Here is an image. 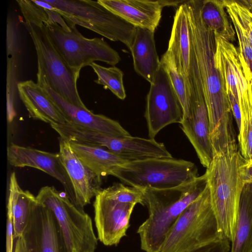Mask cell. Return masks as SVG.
<instances>
[{
  "label": "cell",
  "instance_id": "1",
  "mask_svg": "<svg viewBox=\"0 0 252 252\" xmlns=\"http://www.w3.org/2000/svg\"><path fill=\"white\" fill-rule=\"evenodd\" d=\"M185 3L208 110L212 145L216 152L226 151L237 144L230 105L215 63L214 32L202 19L201 1L186 0Z\"/></svg>",
  "mask_w": 252,
  "mask_h": 252
},
{
  "label": "cell",
  "instance_id": "2",
  "mask_svg": "<svg viewBox=\"0 0 252 252\" xmlns=\"http://www.w3.org/2000/svg\"><path fill=\"white\" fill-rule=\"evenodd\" d=\"M16 1L36 51V75L41 76L54 92L68 102L87 109L77 88L80 70L69 67L52 44L47 31L45 23L48 17L44 8L32 0Z\"/></svg>",
  "mask_w": 252,
  "mask_h": 252
},
{
  "label": "cell",
  "instance_id": "3",
  "mask_svg": "<svg viewBox=\"0 0 252 252\" xmlns=\"http://www.w3.org/2000/svg\"><path fill=\"white\" fill-rule=\"evenodd\" d=\"M205 173L194 181L164 189H145L144 205L149 217L138 227L141 248L145 252H160L168 232L183 211L205 189Z\"/></svg>",
  "mask_w": 252,
  "mask_h": 252
},
{
  "label": "cell",
  "instance_id": "4",
  "mask_svg": "<svg viewBox=\"0 0 252 252\" xmlns=\"http://www.w3.org/2000/svg\"><path fill=\"white\" fill-rule=\"evenodd\" d=\"M245 159L239 151L230 156L215 155L205 172L219 231L231 243L236 233L245 184L239 173Z\"/></svg>",
  "mask_w": 252,
  "mask_h": 252
},
{
  "label": "cell",
  "instance_id": "5",
  "mask_svg": "<svg viewBox=\"0 0 252 252\" xmlns=\"http://www.w3.org/2000/svg\"><path fill=\"white\" fill-rule=\"evenodd\" d=\"M224 238L219 231L207 185L180 216L160 252H192Z\"/></svg>",
  "mask_w": 252,
  "mask_h": 252
},
{
  "label": "cell",
  "instance_id": "6",
  "mask_svg": "<svg viewBox=\"0 0 252 252\" xmlns=\"http://www.w3.org/2000/svg\"><path fill=\"white\" fill-rule=\"evenodd\" d=\"M38 5L57 11L68 26L79 25L113 41H120L128 48L136 27L114 14L98 0H35Z\"/></svg>",
  "mask_w": 252,
  "mask_h": 252
},
{
  "label": "cell",
  "instance_id": "7",
  "mask_svg": "<svg viewBox=\"0 0 252 252\" xmlns=\"http://www.w3.org/2000/svg\"><path fill=\"white\" fill-rule=\"evenodd\" d=\"M110 175L140 189H164L191 182L198 176L192 162L172 158H152L118 165Z\"/></svg>",
  "mask_w": 252,
  "mask_h": 252
},
{
  "label": "cell",
  "instance_id": "8",
  "mask_svg": "<svg viewBox=\"0 0 252 252\" xmlns=\"http://www.w3.org/2000/svg\"><path fill=\"white\" fill-rule=\"evenodd\" d=\"M36 196L54 213L69 252H94L97 239L92 219L83 209L73 203L64 191L53 186L43 187Z\"/></svg>",
  "mask_w": 252,
  "mask_h": 252
},
{
  "label": "cell",
  "instance_id": "9",
  "mask_svg": "<svg viewBox=\"0 0 252 252\" xmlns=\"http://www.w3.org/2000/svg\"><path fill=\"white\" fill-rule=\"evenodd\" d=\"M45 24L54 47L72 68L81 70L95 61L114 66L121 61L119 53L102 38H86L73 25L68 26V31L56 23Z\"/></svg>",
  "mask_w": 252,
  "mask_h": 252
},
{
  "label": "cell",
  "instance_id": "10",
  "mask_svg": "<svg viewBox=\"0 0 252 252\" xmlns=\"http://www.w3.org/2000/svg\"><path fill=\"white\" fill-rule=\"evenodd\" d=\"M184 111L180 101L171 85L165 70L160 64L146 97L144 117L148 136L155 139L167 126L180 124Z\"/></svg>",
  "mask_w": 252,
  "mask_h": 252
},
{
  "label": "cell",
  "instance_id": "11",
  "mask_svg": "<svg viewBox=\"0 0 252 252\" xmlns=\"http://www.w3.org/2000/svg\"><path fill=\"white\" fill-rule=\"evenodd\" d=\"M189 81L190 95L189 114L188 117H183L180 127L193 147L201 164L207 168L214 157L208 110L202 85L197 73L190 71Z\"/></svg>",
  "mask_w": 252,
  "mask_h": 252
},
{
  "label": "cell",
  "instance_id": "12",
  "mask_svg": "<svg viewBox=\"0 0 252 252\" xmlns=\"http://www.w3.org/2000/svg\"><path fill=\"white\" fill-rule=\"evenodd\" d=\"M21 237L28 252H69L54 213L38 201Z\"/></svg>",
  "mask_w": 252,
  "mask_h": 252
},
{
  "label": "cell",
  "instance_id": "13",
  "mask_svg": "<svg viewBox=\"0 0 252 252\" xmlns=\"http://www.w3.org/2000/svg\"><path fill=\"white\" fill-rule=\"evenodd\" d=\"M100 190L94 202L98 239L105 246L117 245L126 236L130 218L136 204L119 202L107 198Z\"/></svg>",
  "mask_w": 252,
  "mask_h": 252
},
{
  "label": "cell",
  "instance_id": "14",
  "mask_svg": "<svg viewBox=\"0 0 252 252\" xmlns=\"http://www.w3.org/2000/svg\"><path fill=\"white\" fill-rule=\"evenodd\" d=\"M7 158L9 164L13 166L34 168L57 179L62 184L64 192L74 204L73 187L59 153L11 143L7 148Z\"/></svg>",
  "mask_w": 252,
  "mask_h": 252
},
{
  "label": "cell",
  "instance_id": "15",
  "mask_svg": "<svg viewBox=\"0 0 252 252\" xmlns=\"http://www.w3.org/2000/svg\"><path fill=\"white\" fill-rule=\"evenodd\" d=\"M37 83L41 86L54 105L65 118L66 123L71 124L105 134L122 137L129 135L117 121L102 114H96L88 108L85 109L72 104L54 92L44 79L36 75Z\"/></svg>",
  "mask_w": 252,
  "mask_h": 252
},
{
  "label": "cell",
  "instance_id": "16",
  "mask_svg": "<svg viewBox=\"0 0 252 252\" xmlns=\"http://www.w3.org/2000/svg\"><path fill=\"white\" fill-rule=\"evenodd\" d=\"M59 154L73 187L74 204L83 209L101 189V177L81 161L68 141L59 137Z\"/></svg>",
  "mask_w": 252,
  "mask_h": 252
},
{
  "label": "cell",
  "instance_id": "17",
  "mask_svg": "<svg viewBox=\"0 0 252 252\" xmlns=\"http://www.w3.org/2000/svg\"><path fill=\"white\" fill-rule=\"evenodd\" d=\"M214 33V61L226 94L231 93L239 103L247 93L249 84L240 62L238 51L231 40Z\"/></svg>",
  "mask_w": 252,
  "mask_h": 252
},
{
  "label": "cell",
  "instance_id": "18",
  "mask_svg": "<svg viewBox=\"0 0 252 252\" xmlns=\"http://www.w3.org/2000/svg\"><path fill=\"white\" fill-rule=\"evenodd\" d=\"M98 1L135 27L153 32L159 23L163 8L159 0H98Z\"/></svg>",
  "mask_w": 252,
  "mask_h": 252
},
{
  "label": "cell",
  "instance_id": "19",
  "mask_svg": "<svg viewBox=\"0 0 252 252\" xmlns=\"http://www.w3.org/2000/svg\"><path fill=\"white\" fill-rule=\"evenodd\" d=\"M18 92L30 116L51 125L66 123L43 89L32 80L18 82Z\"/></svg>",
  "mask_w": 252,
  "mask_h": 252
},
{
  "label": "cell",
  "instance_id": "20",
  "mask_svg": "<svg viewBox=\"0 0 252 252\" xmlns=\"http://www.w3.org/2000/svg\"><path fill=\"white\" fill-rule=\"evenodd\" d=\"M185 2L178 7L174 16L167 51L173 57L178 71L185 78L189 80L190 38L189 19Z\"/></svg>",
  "mask_w": 252,
  "mask_h": 252
},
{
  "label": "cell",
  "instance_id": "21",
  "mask_svg": "<svg viewBox=\"0 0 252 252\" xmlns=\"http://www.w3.org/2000/svg\"><path fill=\"white\" fill-rule=\"evenodd\" d=\"M154 32L146 29L136 27L134 38L129 48L135 71L150 83L160 66Z\"/></svg>",
  "mask_w": 252,
  "mask_h": 252
},
{
  "label": "cell",
  "instance_id": "22",
  "mask_svg": "<svg viewBox=\"0 0 252 252\" xmlns=\"http://www.w3.org/2000/svg\"><path fill=\"white\" fill-rule=\"evenodd\" d=\"M37 202L36 196L20 187L15 173L12 172L9 181L7 209L12 213L14 239L21 237L32 210Z\"/></svg>",
  "mask_w": 252,
  "mask_h": 252
},
{
  "label": "cell",
  "instance_id": "23",
  "mask_svg": "<svg viewBox=\"0 0 252 252\" xmlns=\"http://www.w3.org/2000/svg\"><path fill=\"white\" fill-rule=\"evenodd\" d=\"M68 142L81 161L101 177L110 175L114 168L127 162L104 148Z\"/></svg>",
  "mask_w": 252,
  "mask_h": 252
},
{
  "label": "cell",
  "instance_id": "24",
  "mask_svg": "<svg viewBox=\"0 0 252 252\" xmlns=\"http://www.w3.org/2000/svg\"><path fill=\"white\" fill-rule=\"evenodd\" d=\"M230 252H252V183H245L243 187L238 222Z\"/></svg>",
  "mask_w": 252,
  "mask_h": 252
},
{
  "label": "cell",
  "instance_id": "25",
  "mask_svg": "<svg viewBox=\"0 0 252 252\" xmlns=\"http://www.w3.org/2000/svg\"><path fill=\"white\" fill-rule=\"evenodd\" d=\"M200 14L204 23L214 32L232 41L235 32L229 21L223 0L201 1Z\"/></svg>",
  "mask_w": 252,
  "mask_h": 252
},
{
  "label": "cell",
  "instance_id": "26",
  "mask_svg": "<svg viewBox=\"0 0 252 252\" xmlns=\"http://www.w3.org/2000/svg\"><path fill=\"white\" fill-rule=\"evenodd\" d=\"M20 48V39L10 38L6 40V101L7 114L9 116L14 114V103L17 94H18V57Z\"/></svg>",
  "mask_w": 252,
  "mask_h": 252
},
{
  "label": "cell",
  "instance_id": "27",
  "mask_svg": "<svg viewBox=\"0 0 252 252\" xmlns=\"http://www.w3.org/2000/svg\"><path fill=\"white\" fill-rule=\"evenodd\" d=\"M160 61L182 105L183 117L189 116L190 98L189 80L185 78L178 71L173 57L167 51L162 56Z\"/></svg>",
  "mask_w": 252,
  "mask_h": 252
},
{
  "label": "cell",
  "instance_id": "28",
  "mask_svg": "<svg viewBox=\"0 0 252 252\" xmlns=\"http://www.w3.org/2000/svg\"><path fill=\"white\" fill-rule=\"evenodd\" d=\"M89 66L97 76V78L94 80L95 83L109 89L119 99H125L126 93L123 82L124 73L120 69L114 66L104 67L94 62Z\"/></svg>",
  "mask_w": 252,
  "mask_h": 252
},
{
  "label": "cell",
  "instance_id": "29",
  "mask_svg": "<svg viewBox=\"0 0 252 252\" xmlns=\"http://www.w3.org/2000/svg\"><path fill=\"white\" fill-rule=\"evenodd\" d=\"M226 11L237 37L240 63L245 77L248 83H250L252 82V45L235 15L230 11Z\"/></svg>",
  "mask_w": 252,
  "mask_h": 252
},
{
  "label": "cell",
  "instance_id": "30",
  "mask_svg": "<svg viewBox=\"0 0 252 252\" xmlns=\"http://www.w3.org/2000/svg\"><path fill=\"white\" fill-rule=\"evenodd\" d=\"M101 193L107 198L126 203H139L144 205L142 190L134 187H128L121 183H115L101 189Z\"/></svg>",
  "mask_w": 252,
  "mask_h": 252
},
{
  "label": "cell",
  "instance_id": "31",
  "mask_svg": "<svg viewBox=\"0 0 252 252\" xmlns=\"http://www.w3.org/2000/svg\"><path fill=\"white\" fill-rule=\"evenodd\" d=\"M226 10L232 12L239 21L252 45V11L245 4L234 0H223Z\"/></svg>",
  "mask_w": 252,
  "mask_h": 252
},
{
  "label": "cell",
  "instance_id": "32",
  "mask_svg": "<svg viewBox=\"0 0 252 252\" xmlns=\"http://www.w3.org/2000/svg\"><path fill=\"white\" fill-rule=\"evenodd\" d=\"M231 242L226 238L192 252H230Z\"/></svg>",
  "mask_w": 252,
  "mask_h": 252
},
{
  "label": "cell",
  "instance_id": "33",
  "mask_svg": "<svg viewBox=\"0 0 252 252\" xmlns=\"http://www.w3.org/2000/svg\"><path fill=\"white\" fill-rule=\"evenodd\" d=\"M14 228L11 211L7 209L6 252L13 251Z\"/></svg>",
  "mask_w": 252,
  "mask_h": 252
},
{
  "label": "cell",
  "instance_id": "34",
  "mask_svg": "<svg viewBox=\"0 0 252 252\" xmlns=\"http://www.w3.org/2000/svg\"><path fill=\"white\" fill-rule=\"evenodd\" d=\"M239 173L244 183H252V158L245 159L239 167Z\"/></svg>",
  "mask_w": 252,
  "mask_h": 252
},
{
  "label": "cell",
  "instance_id": "35",
  "mask_svg": "<svg viewBox=\"0 0 252 252\" xmlns=\"http://www.w3.org/2000/svg\"><path fill=\"white\" fill-rule=\"evenodd\" d=\"M44 9L48 17V21L45 23H56L66 31H70L71 30L64 18L57 11L45 8Z\"/></svg>",
  "mask_w": 252,
  "mask_h": 252
},
{
  "label": "cell",
  "instance_id": "36",
  "mask_svg": "<svg viewBox=\"0 0 252 252\" xmlns=\"http://www.w3.org/2000/svg\"><path fill=\"white\" fill-rule=\"evenodd\" d=\"M226 94L229 101L233 116L235 119L238 130H239L241 126V111L239 103L231 93L228 92Z\"/></svg>",
  "mask_w": 252,
  "mask_h": 252
},
{
  "label": "cell",
  "instance_id": "37",
  "mask_svg": "<svg viewBox=\"0 0 252 252\" xmlns=\"http://www.w3.org/2000/svg\"><path fill=\"white\" fill-rule=\"evenodd\" d=\"M159 1L162 7L163 8V7L167 6H180L181 4L184 3L186 0H159Z\"/></svg>",
  "mask_w": 252,
  "mask_h": 252
},
{
  "label": "cell",
  "instance_id": "38",
  "mask_svg": "<svg viewBox=\"0 0 252 252\" xmlns=\"http://www.w3.org/2000/svg\"><path fill=\"white\" fill-rule=\"evenodd\" d=\"M14 252H25L23 242L21 238H18L16 240Z\"/></svg>",
  "mask_w": 252,
  "mask_h": 252
},
{
  "label": "cell",
  "instance_id": "39",
  "mask_svg": "<svg viewBox=\"0 0 252 252\" xmlns=\"http://www.w3.org/2000/svg\"><path fill=\"white\" fill-rule=\"evenodd\" d=\"M247 2H248V5L246 4V5L248 6L252 11V1H249Z\"/></svg>",
  "mask_w": 252,
  "mask_h": 252
},
{
  "label": "cell",
  "instance_id": "40",
  "mask_svg": "<svg viewBox=\"0 0 252 252\" xmlns=\"http://www.w3.org/2000/svg\"><path fill=\"white\" fill-rule=\"evenodd\" d=\"M25 252H27V251H25Z\"/></svg>",
  "mask_w": 252,
  "mask_h": 252
}]
</instances>
